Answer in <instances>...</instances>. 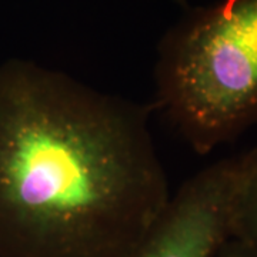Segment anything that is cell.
Here are the masks:
<instances>
[{
  "mask_svg": "<svg viewBox=\"0 0 257 257\" xmlns=\"http://www.w3.org/2000/svg\"><path fill=\"white\" fill-rule=\"evenodd\" d=\"M234 170L236 157L221 159L186 180L124 257H214L230 237Z\"/></svg>",
  "mask_w": 257,
  "mask_h": 257,
  "instance_id": "3",
  "label": "cell"
},
{
  "mask_svg": "<svg viewBox=\"0 0 257 257\" xmlns=\"http://www.w3.org/2000/svg\"><path fill=\"white\" fill-rule=\"evenodd\" d=\"M172 193L150 107L0 64V257H124Z\"/></svg>",
  "mask_w": 257,
  "mask_h": 257,
  "instance_id": "1",
  "label": "cell"
},
{
  "mask_svg": "<svg viewBox=\"0 0 257 257\" xmlns=\"http://www.w3.org/2000/svg\"><path fill=\"white\" fill-rule=\"evenodd\" d=\"M214 257H257V248L237 239L229 237L217 250Z\"/></svg>",
  "mask_w": 257,
  "mask_h": 257,
  "instance_id": "5",
  "label": "cell"
},
{
  "mask_svg": "<svg viewBox=\"0 0 257 257\" xmlns=\"http://www.w3.org/2000/svg\"><path fill=\"white\" fill-rule=\"evenodd\" d=\"M156 103L197 155L257 123V0H220L189 12L163 39Z\"/></svg>",
  "mask_w": 257,
  "mask_h": 257,
  "instance_id": "2",
  "label": "cell"
},
{
  "mask_svg": "<svg viewBox=\"0 0 257 257\" xmlns=\"http://www.w3.org/2000/svg\"><path fill=\"white\" fill-rule=\"evenodd\" d=\"M230 237L257 248V146L236 157Z\"/></svg>",
  "mask_w": 257,
  "mask_h": 257,
  "instance_id": "4",
  "label": "cell"
}]
</instances>
